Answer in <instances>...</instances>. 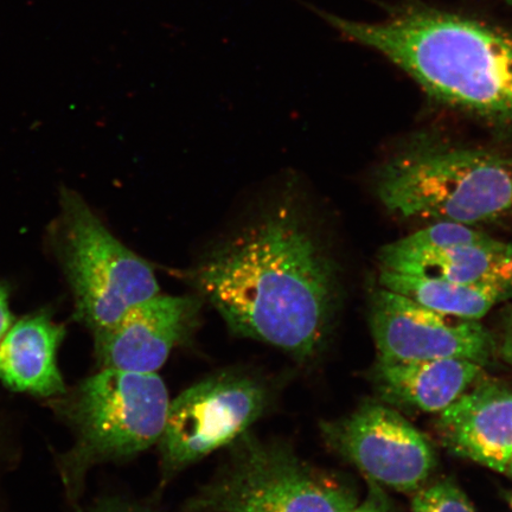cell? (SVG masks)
<instances>
[{
    "instance_id": "15",
    "label": "cell",
    "mask_w": 512,
    "mask_h": 512,
    "mask_svg": "<svg viewBox=\"0 0 512 512\" xmlns=\"http://www.w3.org/2000/svg\"><path fill=\"white\" fill-rule=\"evenodd\" d=\"M380 286L443 315L480 320L512 296V288L452 283L444 279L380 271Z\"/></svg>"
},
{
    "instance_id": "10",
    "label": "cell",
    "mask_w": 512,
    "mask_h": 512,
    "mask_svg": "<svg viewBox=\"0 0 512 512\" xmlns=\"http://www.w3.org/2000/svg\"><path fill=\"white\" fill-rule=\"evenodd\" d=\"M380 270L512 288V243L467 224L437 222L384 246Z\"/></svg>"
},
{
    "instance_id": "6",
    "label": "cell",
    "mask_w": 512,
    "mask_h": 512,
    "mask_svg": "<svg viewBox=\"0 0 512 512\" xmlns=\"http://www.w3.org/2000/svg\"><path fill=\"white\" fill-rule=\"evenodd\" d=\"M60 203L59 252L74 316L94 336L133 306L158 296L156 273L115 238L78 192L62 190Z\"/></svg>"
},
{
    "instance_id": "13",
    "label": "cell",
    "mask_w": 512,
    "mask_h": 512,
    "mask_svg": "<svg viewBox=\"0 0 512 512\" xmlns=\"http://www.w3.org/2000/svg\"><path fill=\"white\" fill-rule=\"evenodd\" d=\"M66 329L48 312L19 319L0 342V381L15 392L55 399L66 392L57 354Z\"/></svg>"
},
{
    "instance_id": "21",
    "label": "cell",
    "mask_w": 512,
    "mask_h": 512,
    "mask_svg": "<svg viewBox=\"0 0 512 512\" xmlns=\"http://www.w3.org/2000/svg\"><path fill=\"white\" fill-rule=\"evenodd\" d=\"M505 473H507V475L512 477V457H511L510 462L508 464L507 470H505Z\"/></svg>"
},
{
    "instance_id": "5",
    "label": "cell",
    "mask_w": 512,
    "mask_h": 512,
    "mask_svg": "<svg viewBox=\"0 0 512 512\" xmlns=\"http://www.w3.org/2000/svg\"><path fill=\"white\" fill-rule=\"evenodd\" d=\"M227 450L185 512H354L360 504L347 486L306 464L285 443L249 431Z\"/></svg>"
},
{
    "instance_id": "12",
    "label": "cell",
    "mask_w": 512,
    "mask_h": 512,
    "mask_svg": "<svg viewBox=\"0 0 512 512\" xmlns=\"http://www.w3.org/2000/svg\"><path fill=\"white\" fill-rule=\"evenodd\" d=\"M437 430L445 447L505 473L512 457V392L496 383L469 388L440 412Z\"/></svg>"
},
{
    "instance_id": "14",
    "label": "cell",
    "mask_w": 512,
    "mask_h": 512,
    "mask_svg": "<svg viewBox=\"0 0 512 512\" xmlns=\"http://www.w3.org/2000/svg\"><path fill=\"white\" fill-rule=\"evenodd\" d=\"M483 366L476 362L444 360L377 362V389L388 402L440 413L473 386Z\"/></svg>"
},
{
    "instance_id": "1",
    "label": "cell",
    "mask_w": 512,
    "mask_h": 512,
    "mask_svg": "<svg viewBox=\"0 0 512 512\" xmlns=\"http://www.w3.org/2000/svg\"><path fill=\"white\" fill-rule=\"evenodd\" d=\"M192 286L236 336L310 360L335 305V274L292 191L272 189L204 251Z\"/></svg>"
},
{
    "instance_id": "19",
    "label": "cell",
    "mask_w": 512,
    "mask_h": 512,
    "mask_svg": "<svg viewBox=\"0 0 512 512\" xmlns=\"http://www.w3.org/2000/svg\"><path fill=\"white\" fill-rule=\"evenodd\" d=\"M14 324V316L10 310V300L8 288L0 284V342Z\"/></svg>"
},
{
    "instance_id": "24",
    "label": "cell",
    "mask_w": 512,
    "mask_h": 512,
    "mask_svg": "<svg viewBox=\"0 0 512 512\" xmlns=\"http://www.w3.org/2000/svg\"><path fill=\"white\" fill-rule=\"evenodd\" d=\"M0 512H2V509H0Z\"/></svg>"
},
{
    "instance_id": "9",
    "label": "cell",
    "mask_w": 512,
    "mask_h": 512,
    "mask_svg": "<svg viewBox=\"0 0 512 512\" xmlns=\"http://www.w3.org/2000/svg\"><path fill=\"white\" fill-rule=\"evenodd\" d=\"M370 329L382 361L458 358L484 366L496 349L479 320L443 315L381 286L371 298Z\"/></svg>"
},
{
    "instance_id": "22",
    "label": "cell",
    "mask_w": 512,
    "mask_h": 512,
    "mask_svg": "<svg viewBox=\"0 0 512 512\" xmlns=\"http://www.w3.org/2000/svg\"><path fill=\"white\" fill-rule=\"evenodd\" d=\"M504 2H507L510 6H512V0H504Z\"/></svg>"
},
{
    "instance_id": "7",
    "label": "cell",
    "mask_w": 512,
    "mask_h": 512,
    "mask_svg": "<svg viewBox=\"0 0 512 512\" xmlns=\"http://www.w3.org/2000/svg\"><path fill=\"white\" fill-rule=\"evenodd\" d=\"M271 402L266 381L246 370L219 371L185 389L170 401L157 444L163 483L251 431Z\"/></svg>"
},
{
    "instance_id": "16",
    "label": "cell",
    "mask_w": 512,
    "mask_h": 512,
    "mask_svg": "<svg viewBox=\"0 0 512 512\" xmlns=\"http://www.w3.org/2000/svg\"><path fill=\"white\" fill-rule=\"evenodd\" d=\"M412 512H477L459 486L444 480L418 491Z\"/></svg>"
},
{
    "instance_id": "2",
    "label": "cell",
    "mask_w": 512,
    "mask_h": 512,
    "mask_svg": "<svg viewBox=\"0 0 512 512\" xmlns=\"http://www.w3.org/2000/svg\"><path fill=\"white\" fill-rule=\"evenodd\" d=\"M350 41L379 51L446 105L512 124V34L448 12L409 8L380 23L322 14Z\"/></svg>"
},
{
    "instance_id": "4",
    "label": "cell",
    "mask_w": 512,
    "mask_h": 512,
    "mask_svg": "<svg viewBox=\"0 0 512 512\" xmlns=\"http://www.w3.org/2000/svg\"><path fill=\"white\" fill-rule=\"evenodd\" d=\"M376 192L405 219L491 222L512 210V159L483 150L415 149L383 166Z\"/></svg>"
},
{
    "instance_id": "11",
    "label": "cell",
    "mask_w": 512,
    "mask_h": 512,
    "mask_svg": "<svg viewBox=\"0 0 512 512\" xmlns=\"http://www.w3.org/2000/svg\"><path fill=\"white\" fill-rule=\"evenodd\" d=\"M203 304L198 294H158L133 306L111 328L93 336L100 369L157 373L171 352L195 334Z\"/></svg>"
},
{
    "instance_id": "3",
    "label": "cell",
    "mask_w": 512,
    "mask_h": 512,
    "mask_svg": "<svg viewBox=\"0 0 512 512\" xmlns=\"http://www.w3.org/2000/svg\"><path fill=\"white\" fill-rule=\"evenodd\" d=\"M54 400L73 432L61 469L74 498L93 467L125 462L157 446L171 401L157 373L115 369H100Z\"/></svg>"
},
{
    "instance_id": "23",
    "label": "cell",
    "mask_w": 512,
    "mask_h": 512,
    "mask_svg": "<svg viewBox=\"0 0 512 512\" xmlns=\"http://www.w3.org/2000/svg\"><path fill=\"white\" fill-rule=\"evenodd\" d=\"M511 507H512V498H511Z\"/></svg>"
},
{
    "instance_id": "17",
    "label": "cell",
    "mask_w": 512,
    "mask_h": 512,
    "mask_svg": "<svg viewBox=\"0 0 512 512\" xmlns=\"http://www.w3.org/2000/svg\"><path fill=\"white\" fill-rule=\"evenodd\" d=\"M83 512H156L149 505L120 497L101 499Z\"/></svg>"
},
{
    "instance_id": "18",
    "label": "cell",
    "mask_w": 512,
    "mask_h": 512,
    "mask_svg": "<svg viewBox=\"0 0 512 512\" xmlns=\"http://www.w3.org/2000/svg\"><path fill=\"white\" fill-rule=\"evenodd\" d=\"M354 512H395V510L379 486L369 480L368 496L363 503L357 505Z\"/></svg>"
},
{
    "instance_id": "20",
    "label": "cell",
    "mask_w": 512,
    "mask_h": 512,
    "mask_svg": "<svg viewBox=\"0 0 512 512\" xmlns=\"http://www.w3.org/2000/svg\"><path fill=\"white\" fill-rule=\"evenodd\" d=\"M503 351L508 360L512 363V318L510 320L507 335H505Z\"/></svg>"
},
{
    "instance_id": "8",
    "label": "cell",
    "mask_w": 512,
    "mask_h": 512,
    "mask_svg": "<svg viewBox=\"0 0 512 512\" xmlns=\"http://www.w3.org/2000/svg\"><path fill=\"white\" fill-rule=\"evenodd\" d=\"M326 444L387 488L419 490L437 465L430 440L394 409L368 403L322 425Z\"/></svg>"
}]
</instances>
